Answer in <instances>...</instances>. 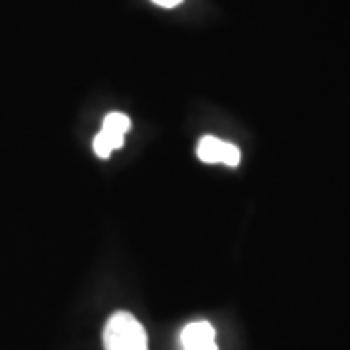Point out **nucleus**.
Wrapping results in <instances>:
<instances>
[{
    "instance_id": "nucleus-1",
    "label": "nucleus",
    "mask_w": 350,
    "mask_h": 350,
    "mask_svg": "<svg viewBox=\"0 0 350 350\" xmlns=\"http://www.w3.org/2000/svg\"><path fill=\"white\" fill-rule=\"evenodd\" d=\"M105 350H148V337L144 327L129 312L113 313L103 329Z\"/></svg>"
},
{
    "instance_id": "nucleus-2",
    "label": "nucleus",
    "mask_w": 350,
    "mask_h": 350,
    "mask_svg": "<svg viewBox=\"0 0 350 350\" xmlns=\"http://www.w3.org/2000/svg\"><path fill=\"white\" fill-rule=\"evenodd\" d=\"M131 131V119L125 113H109L103 119L101 131L94 138V152L98 158L107 160L113 152L125 144V135Z\"/></svg>"
},
{
    "instance_id": "nucleus-3",
    "label": "nucleus",
    "mask_w": 350,
    "mask_h": 350,
    "mask_svg": "<svg viewBox=\"0 0 350 350\" xmlns=\"http://www.w3.org/2000/svg\"><path fill=\"white\" fill-rule=\"evenodd\" d=\"M197 156L204 163H224L228 167H238L241 152L236 144L224 142L216 137H202L197 146Z\"/></svg>"
},
{
    "instance_id": "nucleus-4",
    "label": "nucleus",
    "mask_w": 350,
    "mask_h": 350,
    "mask_svg": "<svg viewBox=\"0 0 350 350\" xmlns=\"http://www.w3.org/2000/svg\"><path fill=\"white\" fill-rule=\"evenodd\" d=\"M181 347L183 350H218L213 325L208 321L189 323L181 331Z\"/></svg>"
},
{
    "instance_id": "nucleus-5",
    "label": "nucleus",
    "mask_w": 350,
    "mask_h": 350,
    "mask_svg": "<svg viewBox=\"0 0 350 350\" xmlns=\"http://www.w3.org/2000/svg\"><path fill=\"white\" fill-rule=\"evenodd\" d=\"M154 4H158V6H162V8H175V6H179L183 0H152Z\"/></svg>"
}]
</instances>
